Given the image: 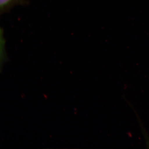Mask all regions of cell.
<instances>
[{
  "instance_id": "6da1fadb",
  "label": "cell",
  "mask_w": 149,
  "mask_h": 149,
  "mask_svg": "<svg viewBox=\"0 0 149 149\" xmlns=\"http://www.w3.org/2000/svg\"><path fill=\"white\" fill-rule=\"evenodd\" d=\"M24 0H0L1 14L8 12L15 6L23 3Z\"/></svg>"
},
{
  "instance_id": "7a4b0ae2",
  "label": "cell",
  "mask_w": 149,
  "mask_h": 149,
  "mask_svg": "<svg viewBox=\"0 0 149 149\" xmlns=\"http://www.w3.org/2000/svg\"><path fill=\"white\" fill-rule=\"evenodd\" d=\"M3 31L1 30V65L5 64L8 59L5 49V41L3 36Z\"/></svg>"
}]
</instances>
